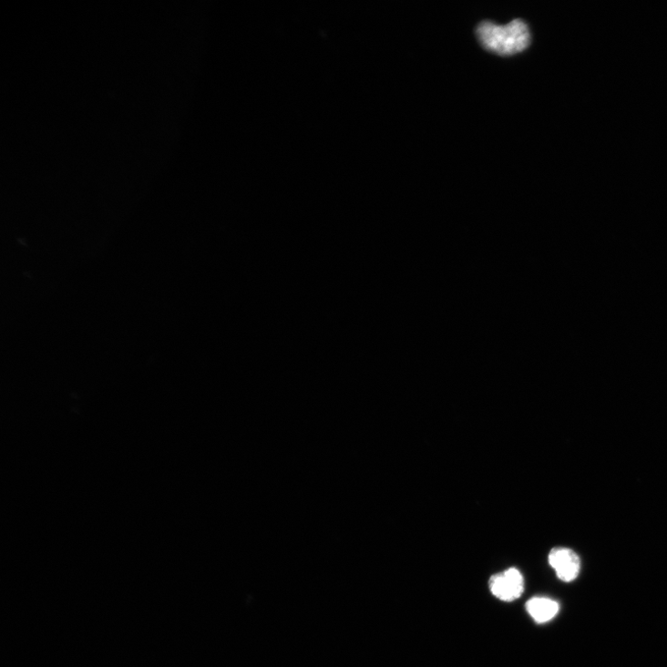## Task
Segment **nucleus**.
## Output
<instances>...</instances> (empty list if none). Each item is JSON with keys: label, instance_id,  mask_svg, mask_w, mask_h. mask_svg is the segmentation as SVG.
<instances>
[{"label": "nucleus", "instance_id": "nucleus-2", "mask_svg": "<svg viewBox=\"0 0 667 667\" xmlns=\"http://www.w3.org/2000/svg\"><path fill=\"white\" fill-rule=\"evenodd\" d=\"M491 593L500 600L513 601L521 597L525 590V580L521 572L511 568L489 579Z\"/></svg>", "mask_w": 667, "mask_h": 667}, {"label": "nucleus", "instance_id": "nucleus-4", "mask_svg": "<svg viewBox=\"0 0 667 667\" xmlns=\"http://www.w3.org/2000/svg\"><path fill=\"white\" fill-rule=\"evenodd\" d=\"M560 606L558 601L547 597H534L527 603L529 616L538 623H546L558 616Z\"/></svg>", "mask_w": 667, "mask_h": 667}, {"label": "nucleus", "instance_id": "nucleus-1", "mask_svg": "<svg viewBox=\"0 0 667 667\" xmlns=\"http://www.w3.org/2000/svg\"><path fill=\"white\" fill-rule=\"evenodd\" d=\"M477 36L487 50L502 56L522 52L530 44L528 26L520 19L507 26L482 22L477 28Z\"/></svg>", "mask_w": 667, "mask_h": 667}, {"label": "nucleus", "instance_id": "nucleus-3", "mask_svg": "<svg viewBox=\"0 0 667 667\" xmlns=\"http://www.w3.org/2000/svg\"><path fill=\"white\" fill-rule=\"evenodd\" d=\"M549 564L564 582L575 580L580 571L579 555L568 548H554L549 554Z\"/></svg>", "mask_w": 667, "mask_h": 667}]
</instances>
